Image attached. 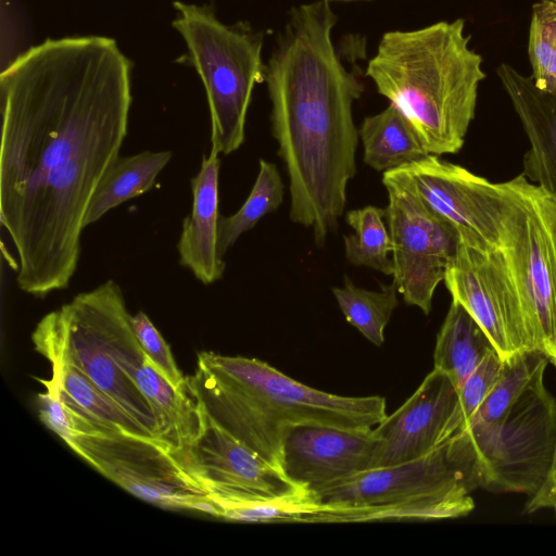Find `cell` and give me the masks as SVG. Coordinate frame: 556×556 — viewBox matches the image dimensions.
Instances as JSON below:
<instances>
[{
  "mask_svg": "<svg viewBox=\"0 0 556 556\" xmlns=\"http://www.w3.org/2000/svg\"><path fill=\"white\" fill-rule=\"evenodd\" d=\"M502 252L520 295L535 349L556 367V195L520 174Z\"/></svg>",
  "mask_w": 556,
  "mask_h": 556,
  "instance_id": "obj_7",
  "label": "cell"
},
{
  "mask_svg": "<svg viewBox=\"0 0 556 556\" xmlns=\"http://www.w3.org/2000/svg\"><path fill=\"white\" fill-rule=\"evenodd\" d=\"M173 27L202 80L211 117V150L225 155L244 141L252 92L264 80V36L249 24H225L210 4L174 1Z\"/></svg>",
  "mask_w": 556,
  "mask_h": 556,
  "instance_id": "obj_6",
  "label": "cell"
},
{
  "mask_svg": "<svg viewBox=\"0 0 556 556\" xmlns=\"http://www.w3.org/2000/svg\"><path fill=\"white\" fill-rule=\"evenodd\" d=\"M503 365L504 361L493 349L459 386V408L465 419V426L496 384Z\"/></svg>",
  "mask_w": 556,
  "mask_h": 556,
  "instance_id": "obj_32",
  "label": "cell"
},
{
  "mask_svg": "<svg viewBox=\"0 0 556 556\" xmlns=\"http://www.w3.org/2000/svg\"><path fill=\"white\" fill-rule=\"evenodd\" d=\"M548 363V357L538 349L519 352L504 361L496 384L463 429L469 445L502 421L527 387L539 375L545 374Z\"/></svg>",
  "mask_w": 556,
  "mask_h": 556,
  "instance_id": "obj_22",
  "label": "cell"
},
{
  "mask_svg": "<svg viewBox=\"0 0 556 556\" xmlns=\"http://www.w3.org/2000/svg\"><path fill=\"white\" fill-rule=\"evenodd\" d=\"M473 508V498H417L368 506H336L321 503L320 508L306 518L305 522L446 519L467 516Z\"/></svg>",
  "mask_w": 556,
  "mask_h": 556,
  "instance_id": "obj_25",
  "label": "cell"
},
{
  "mask_svg": "<svg viewBox=\"0 0 556 556\" xmlns=\"http://www.w3.org/2000/svg\"><path fill=\"white\" fill-rule=\"evenodd\" d=\"M327 1H333V0H327ZM337 1H352V0H337Z\"/></svg>",
  "mask_w": 556,
  "mask_h": 556,
  "instance_id": "obj_35",
  "label": "cell"
},
{
  "mask_svg": "<svg viewBox=\"0 0 556 556\" xmlns=\"http://www.w3.org/2000/svg\"><path fill=\"white\" fill-rule=\"evenodd\" d=\"M219 154L204 155L191 179L192 210L184 219L177 243L180 264L203 285L219 280L226 264L218 251Z\"/></svg>",
  "mask_w": 556,
  "mask_h": 556,
  "instance_id": "obj_18",
  "label": "cell"
},
{
  "mask_svg": "<svg viewBox=\"0 0 556 556\" xmlns=\"http://www.w3.org/2000/svg\"><path fill=\"white\" fill-rule=\"evenodd\" d=\"M321 502L305 485L274 497L262 498L240 504L220 506L222 518L241 522H305L316 513Z\"/></svg>",
  "mask_w": 556,
  "mask_h": 556,
  "instance_id": "obj_29",
  "label": "cell"
},
{
  "mask_svg": "<svg viewBox=\"0 0 556 556\" xmlns=\"http://www.w3.org/2000/svg\"><path fill=\"white\" fill-rule=\"evenodd\" d=\"M0 222L16 282L35 296L66 288L89 202L127 136L131 62L100 35L45 41L0 76Z\"/></svg>",
  "mask_w": 556,
  "mask_h": 556,
  "instance_id": "obj_1",
  "label": "cell"
},
{
  "mask_svg": "<svg viewBox=\"0 0 556 556\" xmlns=\"http://www.w3.org/2000/svg\"><path fill=\"white\" fill-rule=\"evenodd\" d=\"M556 507V444L553 462L547 477L535 494L526 503L525 511L530 514L540 509Z\"/></svg>",
  "mask_w": 556,
  "mask_h": 556,
  "instance_id": "obj_34",
  "label": "cell"
},
{
  "mask_svg": "<svg viewBox=\"0 0 556 556\" xmlns=\"http://www.w3.org/2000/svg\"><path fill=\"white\" fill-rule=\"evenodd\" d=\"M130 324L150 365L173 387L180 389L186 377L178 369L169 345L148 315L141 311L130 315Z\"/></svg>",
  "mask_w": 556,
  "mask_h": 556,
  "instance_id": "obj_31",
  "label": "cell"
},
{
  "mask_svg": "<svg viewBox=\"0 0 556 556\" xmlns=\"http://www.w3.org/2000/svg\"><path fill=\"white\" fill-rule=\"evenodd\" d=\"M469 41L463 18L391 30L368 62L366 76L407 117L429 154L458 152L475 117L485 74Z\"/></svg>",
  "mask_w": 556,
  "mask_h": 556,
  "instance_id": "obj_4",
  "label": "cell"
},
{
  "mask_svg": "<svg viewBox=\"0 0 556 556\" xmlns=\"http://www.w3.org/2000/svg\"><path fill=\"white\" fill-rule=\"evenodd\" d=\"M97 471L130 494L165 509H188L207 495L154 440L103 430L66 443Z\"/></svg>",
  "mask_w": 556,
  "mask_h": 556,
  "instance_id": "obj_13",
  "label": "cell"
},
{
  "mask_svg": "<svg viewBox=\"0 0 556 556\" xmlns=\"http://www.w3.org/2000/svg\"><path fill=\"white\" fill-rule=\"evenodd\" d=\"M383 218L386 210L374 205L349 211L345 222L354 233L344 236L346 260L354 266H365L384 275H393L392 242Z\"/></svg>",
  "mask_w": 556,
  "mask_h": 556,
  "instance_id": "obj_27",
  "label": "cell"
},
{
  "mask_svg": "<svg viewBox=\"0 0 556 556\" xmlns=\"http://www.w3.org/2000/svg\"><path fill=\"white\" fill-rule=\"evenodd\" d=\"M46 388L45 393L37 396L41 421L65 443L75 437L72 413L63 401L58 387L49 379L37 378Z\"/></svg>",
  "mask_w": 556,
  "mask_h": 556,
  "instance_id": "obj_33",
  "label": "cell"
},
{
  "mask_svg": "<svg viewBox=\"0 0 556 556\" xmlns=\"http://www.w3.org/2000/svg\"><path fill=\"white\" fill-rule=\"evenodd\" d=\"M554 509H555V513H556V507Z\"/></svg>",
  "mask_w": 556,
  "mask_h": 556,
  "instance_id": "obj_36",
  "label": "cell"
},
{
  "mask_svg": "<svg viewBox=\"0 0 556 556\" xmlns=\"http://www.w3.org/2000/svg\"><path fill=\"white\" fill-rule=\"evenodd\" d=\"M464 428L458 389L433 368L404 404L374 428L378 446L371 469L419 458Z\"/></svg>",
  "mask_w": 556,
  "mask_h": 556,
  "instance_id": "obj_15",
  "label": "cell"
},
{
  "mask_svg": "<svg viewBox=\"0 0 556 556\" xmlns=\"http://www.w3.org/2000/svg\"><path fill=\"white\" fill-rule=\"evenodd\" d=\"M166 451L220 506L279 496L302 485L207 418L193 442Z\"/></svg>",
  "mask_w": 556,
  "mask_h": 556,
  "instance_id": "obj_14",
  "label": "cell"
},
{
  "mask_svg": "<svg viewBox=\"0 0 556 556\" xmlns=\"http://www.w3.org/2000/svg\"><path fill=\"white\" fill-rule=\"evenodd\" d=\"M378 439L374 428L350 430L319 424L290 427L282 443V470L314 492L371 469Z\"/></svg>",
  "mask_w": 556,
  "mask_h": 556,
  "instance_id": "obj_16",
  "label": "cell"
},
{
  "mask_svg": "<svg viewBox=\"0 0 556 556\" xmlns=\"http://www.w3.org/2000/svg\"><path fill=\"white\" fill-rule=\"evenodd\" d=\"M493 349L490 339L472 316L460 304L452 301L437 336L433 368L444 372L458 389Z\"/></svg>",
  "mask_w": 556,
  "mask_h": 556,
  "instance_id": "obj_23",
  "label": "cell"
},
{
  "mask_svg": "<svg viewBox=\"0 0 556 556\" xmlns=\"http://www.w3.org/2000/svg\"><path fill=\"white\" fill-rule=\"evenodd\" d=\"M332 293L346 321L375 345L384 341V329L399 304L397 289L392 282L380 291L356 287L348 277L343 287Z\"/></svg>",
  "mask_w": 556,
  "mask_h": 556,
  "instance_id": "obj_26",
  "label": "cell"
},
{
  "mask_svg": "<svg viewBox=\"0 0 556 556\" xmlns=\"http://www.w3.org/2000/svg\"><path fill=\"white\" fill-rule=\"evenodd\" d=\"M382 182L389 198L384 210L392 242V282L407 304L428 315L457 250L458 233L424 201L403 167L384 172Z\"/></svg>",
  "mask_w": 556,
  "mask_h": 556,
  "instance_id": "obj_9",
  "label": "cell"
},
{
  "mask_svg": "<svg viewBox=\"0 0 556 556\" xmlns=\"http://www.w3.org/2000/svg\"><path fill=\"white\" fill-rule=\"evenodd\" d=\"M477 488L475 459L460 430L419 458L368 469L316 494L328 505L368 506L417 498L471 500Z\"/></svg>",
  "mask_w": 556,
  "mask_h": 556,
  "instance_id": "obj_10",
  "label": "cell"
},
{
  "mask_svg": "<svg viewBox=\"0 0 556 556\" xmlns=\"http://www.w3.org/2000/svg\"><path fill=\"white\" fill-rule=\"evenodd\" d=\"M553 1H556V0H553Z\"/></svg>",
  "mask_w": 556,
  "mask_h": 556,
  "instance_id": "obj_37",
  "label": "cell"
},
{
  "mask_svg": "<svg viewBox=\"0 0 556 556\" xmlns=\"http://www.w3.org/2000/svg\"><path fill=\"white\" fill-rule=\"evenodd\" d=\"M172 156L170 151H143L118 156L102 176L89 202L85 228L122 203L152 189Z\"/></svg>",
  "mask_w": 556,
  "mask_h": 556,
  "instance_id": "obj_21",
  "label": "cell"
},
{
  "mask_svg": "<svg viewBox=\"0 0 556 556\" xmlns=\"http://www.w3.org/2000/svg\"><path fill=\"white\" fill-rule=\"evenodd\" d=\"M31 340L49 362L79 369L161 443L152 408L136 382L147 357L114 280L75 295L43 316Z\"/></svg>",
  "mask_w": 556,
  "mask_h": 556,
  "instance_id": "obj_5",
  "label": "cell"
},
{
  "mask_svg": "<svg viewBox=\"0 0 556 556\" xmlns=\"http://www.w3.org/2000/svg\"><path fill=\"white\" fill-rule=\"evenodd\" d=\"M555 444L556 399L541 374L490 433L468 444L478 488L532 496L547 477Z\"/></svg>",
  "mask_w": 556,
  "mask_h": 556,
  "instance_id": "obj_8",
  "label": "cell"
},
{
  "mask_svg": "<svg viewBox=\"0 0 556 556\" xmlns=\"http://www.w3.org/2000/svg\"><path fill=\"white\" fill-rule=\"evenodd\" d=\"M136 382L155 417L157 433L165 450L193 442L205 429V414L190 391L187 378L177 389L148 362L136 374Z\"/></svg>",
  "mask_w": 556,
  "mask_h": 556,
  "instance_id": "obj_19",
  "label": "cell"
},
{
  "mask_svg": "<svg viewBox=\"0 0 556 556\" xmlns=\"http://www.w3.org/2000/svg\"><path fill=\"white\" fill-rule=\"evenodd\" d=\"M358 134L364 162L377 172L396 169L429 155L410 122L391 103L365 117Z\"/></svg>",
  "mask_w": 556,
  "mask_h": 556,
  "instance_id": "obj_20",
  "label": "cell"
},
{
  "mask_svg": "<svg viewBox=\"0 0 556 556\" xmlns=\"http://www.w3.org/2000/svg\"><path fill=\"white\" fill-rule=\"evenodd\" d=\"M50 364V380L83 416L98 427L99 431H118L156 441L113 397L79 369L56 361Z\"/></svg>",
  "mask_w": 556,
  "mask_h": 556,
  "instance_id": "obj_24",
  "label": "cell"
},
{
  "mask_svg": "<svg viewBox=\"0 0 556 556\" xmlns=\"http://www.w3.org/2000/svg\"><path fill=\"white\" fill-rule=\"evenodd\" d=\"M186 378L210 421L281 470L290 427L369 430L387 416L384 397L317 390L257 358L201 352L194 374Z\"/></svg>",
  "mask_w": 556,
  "mask_h": 556,
  "instance_id": "obj_3",
  "label": "cell"
},
{
  "mask_svg": "<svg viewBox=\"0 0 556 556\" xmlns=\"http://www.w3.org/2000/svg\"><path fill=\"white\" fill-rule=\"evenodd\" d=\"M443 281L452 301L472 316L503 361L535 349L520 295L502 250L481 252L459 241Z\"/></svg>",
  "mask_w": 556,
  "mask_h": 556,
  "instance_id": "obj_12",
  "label": "cell"
},
{
  "mask_svg": "<svg viewBox=\"0 0 556 556\" xmlns=\"http://www.w3.org/2000/svg\"><path fill=\"white\" fill-rule=\"evenodd\" d=\"M419 195L481 252L501 250L514 191L510 181L492 182L467 168L429 154L403 166Z\"/></svg>",
  "mask_w": 556,
  "mask_h": 556,
  "instance_id": "obj_11",
  "label": "cell"
},
{
  "mask_svg": "<svg viewBox=\"0 0 556 556\" xmlns=\"http://www.w3.org/2000/svg\"><path fill=\"white\" fill-rule=\"evenodd\" d=\"M528 54L535 86L556 90V1L541 0L533 4Z\"/></svg>",
  "mask_w": 556,
  "mask_h": 556,
  "instance_id": "obj_30",
  "label": "cell"
},
{
  "mask_svg": "<svg viewBox=\"0 0 556 556\" xmlns=\"http://www.w3.org/2000/svg\"><path fill=\"white\" fill-rule=\"evenodd\" d=\"M496 73L529 140L522 174L556 195V90L536 87L506 63Z\"/></svg>",
  "mask_w": 556,
  "mask_h": 556,
  "instance_id": "obj_17",
  "label": "cell"
},
{
  "mask_svg": "<svg viewBox=\"0 0 556 556\" xmlns=\"http://www.w3.org/2000/svg\"><path fill=\"white\" fill-rule=\"evenodd\" d=\"M285 187L274 163L260 161V169L250 194L242 206L218 220V251L224 257L239 237L252 229L266 214L276 211L283 201Z\"/></svg>",
  "mask_w": 556,
  "mask_h": 556,
  "instance_id": "obj_28",
  "label": "cell"
},
{
  "mask_svg": "<svg viewBox=\"0 0 556 556\" xmlns=\"http://www.w3.org/2000/svg\"><path fill=\"white\" fill-rule=\"evenodd\" d=\"M336 23L327 0L292 8L264 73L273 136L289 177L290 218L312 228L319 247L338 227L356 173L352 109L364 90L336 50Z\"/></svg>",
  "mask_w": 556,
  "mask_h": 556,
  "instance_id": "obj_2",
  "label": "cell"
}]
</instances>
